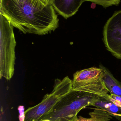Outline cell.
<instances>
[{"label": "cell", "instance_id": "8fae6325", "mask_svg": "<svg viewBox=\"0 0 121 121\" xmlns=\"http://www.w3.org/2000/svg\"><path fill=\"white\" fill-rule=\"evenodd\" d=\"M121 1V0H84V2L90 1L105 8L112 5H118Z\"/></svg>", "mask_w": 121, "mask_h": 121}, {"label": "cell", "instance_id": "8992f818", "mask_svg": "<svg viewBox=\"0 0 121 121\" xmlns=\"http://www.w3.org/2000/svg\"><path fill=\"white\" fill-rule=\"evenodd\" d=\"M103 41L107 49L116 58L121 59V10L115 12L106 22Z\"/></svg>", "mask_w": 121, "mask_h": 121}, {"label": "cell", "instance_id": "52a82bcc", "mask_svg": "<svg viewBox=\"0 0 121 121\" xmlns=\"http://www.w3.org/2000/svg\"><path fill=\"white\" fill-rule=\"evenodd\" d=\"M84 0H54L52 5L58 14L67 19L76 14Z\"/></svg>", "mask_w": 121, "mask_h": 121}, {"label": "cell", "instance_id": "277c9868", "mask_svg": "<svg viewBox=\"0 0 121 121\" xmlns=\"http://www.w3.org/2000/svg\"><path fill=\"white\" fill-rule=\"evenodd\" d=\"M72 80L68 76L62 80L56 79L52 92L45 95L40 103L25 112L24 121H40L60 99L72 90Z\"/></svg>", "mask_w": 121, "mask_h": 121}, {"label": "cell", "instance_id": "6da1fadb", "mask_svg": "<svg viewBox=\"0 0 121 121\" xmlns=\"http://www.w3.org/2000/svg\"><path fill=\"white\" fill-rule=\"evenodd\" d=\"M52 4L40 0H0V14L24 34L45 35L54 31L59 20Z\"/></svg>", "mask_w": 121, "mask_h": 121}, {"label": "cell", "instance_id": "5b68a950", "mask_svg": "<svg viewBox=\"0 0 121 121\" xmlns=\"http://www.w3.org/2000/svg\"><path fill=\"white\" fill-rule=\"evenodd\" d=\"M103 73L100 68L91 67L74 74L72 90L94 94L106 98L109 93L103 79Z\"/></svg>", "mask_w": 121, "mask_h": 121}, {"label": "cell", "instance_id": "7a4b0ae2", "mask_svg": "<svg viewBox=\"0 0 121 121\" xmlns=\"http://www.w3.org/2000/svg\"><path fill=\"white\" fill-rule=\"evenodd\" d=\"M100 96L72 90L60 99L48 113L40 119L51 121H73L82 109L92 104Z\"/></svg>", "mask_w": 121, "mask_h": 121}, {"label": "cell", "instance_id": "4fadbf2b", "mask_svg": "<svg viewBox=\"0 0 121 121\" xmlns=\"http://www.w3.org/2000/svg\"><path fill=\"white\" fill-rule=\"evenodd\" d=\"M73 121H100L96 120L94 119L90 118H84L82 117L79 116V117H76Z\"/></svg>", "mask_w": 121, "mask_h": 121}, {"label": "cell", "instance_id": "3957f363", "mask_svg": "<svg viewBox=\"0 0 121 121\" xmlns=\"http://www.w3.org/2000/svg\"><path fill=\"white\" fill-rule=\"evenodd\" d=\"M13 27L0 14V78L7 80L11 79L14 74L16 43Z\"/></svg>", "mask_w": 121, "mask_h": 121}, {"label": "cell", "instance_id": "5bb4252c", "mask_svg": "<svg viewBox=\"0 0 121 121\" xmlns=\"http://www.w3.org/2000/svg\"><path fill=\"white\" fill-rule=\"evenodd\" d=\"M45 5L52 4L54 0H40Z\"/></svg>", "mask_w": 121, "mask_h": 121}, {"label": "cell", "instance_id": "9a60e30c", "mask_svg": "<svg viewBox=\"0 0 121 121\" xmlns=\"http://www.w3.org/2000/svg\"><path fill=\"white\" fill-rule=\"evenodd\" d=\"M39 121H50V120H49V119H43V120H40Z\"/></svg>", "mask_w": 121, "mask_h": 121}, {"label": "cell", "instance_id": "ba28073f", "mask_svg": "<svg viewBox=\"0 0 121 121\" xmlns=\"http://www.w3.org/2000/svg\"><path fill=\"white\" fill-rule=\"evenodd\" d=\"M99 67L103 73V79L110 94L121 97V83L117 80L111 72L102 64Z\"/></svg>", "mask_w": 121, "mask_h": 121}, {"label": "cell", "instance_id": "7c38bea8", "mask_svg": "<svg viewBox=\"0 0 121 121\" xmlns=\"http://www.w3.org/2000/svg\"><path fill=\"white\" fill-rule=\"evenodd\" d=\"M106 99L111 101L121 108V97L110 94L109 95Z\"/></svg>", "mask_w": 121, "mask_h": 121}, {"label": "cell", "instance_id": "30bf717a", "mask_svg": "<svg viewBox=\"0 0 121 121\" xmlns=\"http://www.w3.org/2000/svg\"><path fill=\"white\" fill-rule=\"evenodd\" d=\"M89 115L91 118L100 121H109L112 118L110 114L106 111L98 108L94 109L93 112L90 113Z\"/></svg>", "mask_w": 121, "mask_h": 121}, {"label": "cell", "instance_id": "9c48e42d", "mask_svg": "<svg viewBox=\"0 0 121 121\" xmlns=\"http://www.w3.org/2000/svg\"><path fill=\"white\" fill-rule=\"evenodd\" d=\"M92 106L106 111L111 116L121 121V108L104 97H100Z\"/></svg>", "mask_w": 121, "mask_h": 121}]
</instances>
